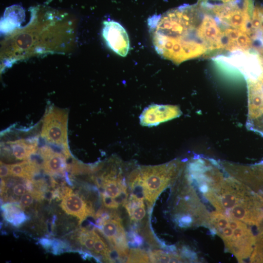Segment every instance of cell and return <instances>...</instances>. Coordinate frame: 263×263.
Instances as JSON below:
<instances>
[{
	"label": "cell",
	"mask_w": 263,
	"mask_h": 263,
	"mask_svg": "<svg viewBox=\"0 0 263 263\" xmlns=\"http://www.w3.org/2000/svg\"><path fill=\"white\" fill-rule=\"evenodd\" d=\"M101 196L102 202L105 207L109 208L115 209L119 207V204L114 199L108 196L104 193H102Z\"/></svg>",
	"instance_id": "20"
},
{
	"label": "cell",
	"mask_w": 263,
	"mask_h": 263,
	"mask_svg": "<svg viewBox=\"0 0 263 263\" xmlns=\"http://www.w3.org/2000/svg\"><path fill=\"white\" fill-rule=\"evenodd\" d=\"M151 263H182L183 260L177 254H169L162 250H154L149 254Z\"/></svg>",
	"instance_id": "14"
},
{
	"label": "cell",
	"mask_w": 263,
	"mask_h": 263,
	"mask_svg": "<svg viewBox=\"0 0 263 263\" xmlns=\"http://www.w3.org/2000/svg\"><path fill=\"white\" fill-rule=\"evenodd\" d=\"M67 113L53 108L44 117L41 135L48 142L58 145L67 144Z\"/></svg>",
	"instance_id": "4"
},
{
	"label": "cell",
	"mask_w": 263,
	"mask_h": 263,
	"mask_svg": "<svg viewBox=\"0 0 263 263\" xmlns=\"http://www.w3.org/2000/svg\"><path fill=\"white\" fill-rule=\"evenodd\" d=\"M80 244L89 250H94L95 239V230H89L85 228L80 230L77 237Z\"/></svg>",
	"instance_id": "17"
},
{
	"label": "cell",
	"mask_w": 263,
	"mask_h": 263,
	"mask_svg": "<svg viewBox=\"0 0 263 263\" xmlns=\"http://www.w3.org/2000/svg\"><path fill=\"white\" fill-rule=\"evenodd\" d=\"M182 114L177 105L152 104L145 108L139 116L142 126L152 127L159 125Z\"/></svg>",
	"instance_id": "7"
},
{
	"label": "cell",
	"mask_w": 263,
	"mask_h": 263,
	"mask_svg": "<svg viewBox=\"0 0 263 263\" xmlns=\"http://www.w3.org/2000/svg\"><path fill=\"white\" fill-rule=\"evenodd\" d=\"M149 25L157 52L176 64L213 56L218 37L216 22L198 3L152 18Z\"/></svg>",
	"instance_id": "1"
},
{
	"label": "cell",
	"mask_w": 263,
	"mask_h": 263,
	"mask_svg": "<svg viewBox=\"0 0 263 263\" xmlns=\"http://www.w3.org/2000/svg\"><path fill=\"white\" fill-rule=\"evenodd\" d=\"M60 206L67 214L76 217L80 223L89 216H94L92 207L68 188H65L62 192Z\"/></svg>",
	"instance_id": "9"
},
{
	"label": "cell",
	"mask_w": 263,
	"mask_h": 263,
	"mask_svg": "<svg viewBox=\"0 0 263 263\" xmlns=\"http://www.w3.org/2000/svg\"><path fill=\"white\" fill-rule=\"evenodd\" d=\"M12 149L14 156L18 160H25L36 151L34 145H28L22 140L13 142Z\"/></svg>",
	"instance_id": "13"
},
{
	"label": "cell",
	"mask_w": 263,
	"mask_h": 263,
	"mask_svg": "<svg viewBox=\"0 0 263 263\" xmlns=\"http://www.w3.org/2000/svg\"><path fill=\"white\" fill-rule=\"evenodd\" d=\"M41 153L44 160L43 166L47 172L56 174L63 172L65 164L63 156L54 152L48 148L43 149Z\"/></svg>",
	"instance_id": "11"
},
{
	"label": "cell",
	"mask_w": 263,
	"mask_h": 263,
	"mask_svg": "<svg viewBox=\"0 0 263 263\" xmlns=\"http://www.w3.org/2000/svg\"><path fill=\"white\" fill-rule=\"evenodd\" d=\"M198 4L220 21L229 24L241 15H252L253 0H198Z\"/></svg>",
	"instance_id": "3"
},
{
	"label": "cell",
	"mask_w": 263,
	"mask_h": 263,
	"mask_svg": "<svg viewBox=\"0 0 263 263\" xmlns=\"http://www.w3.org/2000/svg\"><path fill=\"white\" fill-rule=\"evenodd\" d=\"M26 188L23 184L18 183L13 188V194L16 196H22L26 192Z\"/></svg>",
	"instance_id": "21"
},
{
	"label": "cell",
	"mask_w": 263,
	"mask_h": 263,
	"mask_svg": "<svg viewBox=\"0 0 263 263\" xmlns=\"http://www.w3.org/2000/svg\"><path fill=\"white\" fill-rule=\"evenodd\" d=\"M246 177L243 180L250 181L254 185L263 186V163L247 169Z\"/></svg>",
	"instance_id": "16"
},
{
	"label": "cell",
	"mask_w": 263,
	"mask_h": 263,
	"mask_svg": "<svg viewBox=\"0 0 263 263\" xmlns=\"http://www.w3.org/2000/svg\"><path fill=\"white\" fill-rule=\"evenodd\" d=\"M150 257L143 250L137 248L131 249L127 256V263H149Z\"/></svg>",
	"instance_id": "18"
},
{
	"label": "cell",
	"mask_w": 263,
	"mask_h": 263,
	"mask_svg": "<svg viewBox=\"0 0 263 263\" xmlns=\"http://www.w3.org/2000/svg\"><path fill=\"white\" fill-rule=\"evenodd\" d=\"M0 178H3L10 175V165L0 162Z\"/></svg>",
	"instance_id": "22"
},
{
	"label": "cell",
	"mask_w": 263,
	"mask_h": 263,
	"mask_svg": "<svg viewBox=\"0 0 263 263\" xmlns=\"http://www.w3.org/2000/svg\"><path fill=\"white\" fill-rule=\"evenodd\" d=\"M98 226L120 258H126L129 254V248L119 215L114 211L110 218L104 221Z\"/></svg>",
	"instance_id": "5"
},
{
	"label": "cell",
	"mask_w": 263,
	"mask_h": 263,
	"mask_svg": "<svg viewBox=\"0 0 263 263\" xmlns=\"http://www.w3.org/2000/svg\"><path fill=\"white\" fill-rule=\"evenodd\" d=\"M250 260L251 262L263 263V225L260 227L259 232L255 238V245Z\"/></svg>",
	"instance_id": "15"
},
{
	"label": "cell",
	"mask_w": 263,
	"mask_h": 263,
	"mask_svg": "<svg viewBox=\"0 0 263 263\" xmlns=\"http://www.w3.org/2000/svg\"><path fill=\"white\" fill-rule=\"evenodd\" d=\"M1 208L4 219L14 226H19L27 219L20 205L7 203L3 205Z\"/></svg>",
	"instance_id": "12"
},
{
	"label": "cell",
	"mask_w": 263,
	"mask_h": 263,
	"mask_svg": "<svg viewBox=\"0 0 263 263\" xmlns=\"http://www.w3.org/2000/svg\"><path fill=\"white\" fill-rule=\"evenodd\" d=\"M35 198H37L35 195L30 192H25L21 196L19 203L22 208L28 207L31 206Z\"/></svg>",
	"instance_id": "19"
},
{
	"label": "cell",
	"mask_w": 263,
	"mask_h": 263,
	"mask_svg": "<svg viewBox=\"0 0 263 263\" xmlns=\"http://www.w3.org/2000/svg\"><path fill=\"white\" fill-rule=\"evenodd\" d=\"M181 168L180 162H171L153 166H143L133 170L129 182L142 187L144 198L151 207L158 195L176 177Z\"/></svg>",
	"instance_id": "2"
},
{
	"label": "cell",
	"mask_w": 263,
	"mask_h": 263,
	"mask_svg": "<svg viewBox=\"0 0 263 263\" xmlns=\"http://www.w3.org/2000/svg\"><path fill=\"white\" fill-rule=\"evenodd\" d=\"M96 184L103 188L102 193L114 199L119 205H124L127 202V187L121 172L116 169L103 174L96 179Z\"/></svg>",
	"instance_id": "8"
},
{
	"label": "cell",
	"mask_w": 263,
	"mask_h": 263,
	"mask_svg": "<svg viewBox=\"0 0 263 263\" xmlns=\"http://www.w3.org/2000/svg\"><path fill=\"white\" fill-rule=\"evenodd\" d=\"M102 36L108 46L121 56H126L130 50L129 36L125 28L118 22L105 21Z\"/></svg>",
	"instance_id": "6"
},
{
	"label": "cell",
	"mask_w": 263,
	"mask_h": 263,
	"mask_svg": "<svg viewBox=\"0 0 263 263\" xmlns=\"http://www.w3.org/2000/svg\"><path fill=\"white\" fill-rule=\"evenodd\" d=\"M248 117L255 121L263 115V84L259 81L247 80Z\"/></svg>",
	"instance_id": "10"
}]
</instances>
